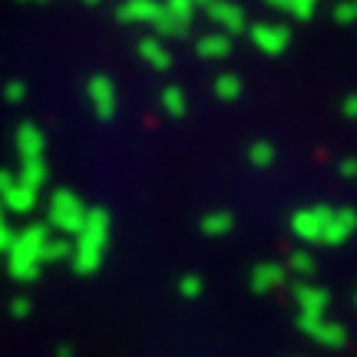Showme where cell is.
I'll return each mask as SVG.
<instances>
[{
    "instance_id": "cell-6",
    "label": "cell",
    "mask_w": 357,
    "mask_h": 357,
    "mask_svg": "<svg viewBox=\"0 0 357 357\" xmlns=\"http://www.w3.org/2000/svg\"><path fill=\"white\" fill-rule=\"evenodd\" d=\"M208 17H212L215 24L225 26V33H242L245 26H248L245 10L235 7V3H229V0H212V3H208Z\"/></svg>"
},
{
    "instance_id": "cell-36",
    "label": "cell",
    "mask_w": 357,
    "mask_h": 357,
    "mask_svg": "<svg viewBox=\"0 0 357 357\" xmlns=\"http://www.w3.org/2000/svg\"><path fill=\"white\" fill-rule=\"evenodd\" d=\"M195 3H212V0H195Z\"/></svg>"
},
{
    "instance_id": "cell-19",
    "label": "cell",
    "mask_w": 357,
    "mask_h": 357,
    "mask_svg": "<svg viewBox=\"0 0 357 357\" xmlns=\"http://www.w3.org/2000/svg\"><path fill=\"white\" fill-rule=\"evenodd\" d=\"M162 109L169 116H185V93L178 86H166L162 89Z\"/></svg>"
},
{
    "instance_id": "cell-27",
    "label": "cell",
    "mask_w": 357,
    "mask_h": 357,
    "mask_svg": "<svg viewBox=\"0 0 357 357\" xmlns=\"http://www.w3.org/2000/svg\"><path fill=\"white\" fill-rule=\"evenodd\" d=\"M178 291L185 294V298H199V294H202V281L195 278V275H185L182 284H178Z\"/></svg>"
},
{
    "instance_id": "cell-18",
    "label": "cell",
    "mask_w": 357,
    "mask_h": 357,
    "mask_svg": "<svg viewBox=\"0 0 357 357\" xmlns=\"http://www.w3.org/2000/svg\"><path fill=\"white\" fill-rule=\"evenodd\" d=\"M215 96L218 100H238L242 96V79L235 77V73H222L215 79Z\"/></svg>"
},
{
    "instance_id": "cell-26",
    "label": "cell",
    "mask_w": 357,
    "mask_h": 357,
    "mask_svg": "<svg viewBox=\"0 0 357 357\" xmlns=\"http://www.w3.org/2000/svg\"><path fill=\"white\" fill-rule=\"evenodd\" d=\"M288 268L298 271V275H311V271H314V258L307 255V252H294L291 261H288Z\"/></svg>"
},
{
    "instance_id": "cell-15",
    "label": "cell",
    "mask_w": 357,
    "mask_h": 357,
    "mask_svg": "<svg viewBox=\"0 0 357 357\" xmlns=\"http://www.w3.org/2000/svg\"><path fill=\"white\" fill-rule=\"evenodd\" d=\"M231 50V40L229 33H208V37L199 40V53L205 60H218V56H229Z\"/></svg>"
},
{
    "instance_id": "cell-3",
    "label": "cell",
    "mask_w": 357,
    "mask_h": 357,
    "mask_svg": "<svg viewBox=\"0 0 357 357\" xmlns=\"http://www.w3.org/2000/svg\"><path fill=\"white\" fill-rule=\"evenodd\" d=\"M83 222H86V208H83V202H79L73 192L60 189L50 199V225L53 229H60L63 235H79Z\"/></svg>"
},
{
    "instance_id": "cell-14",
    "label": "cell",
    "mask_w": 357,
    "mask_h": 357,
    "mask_svg": "<svg viewBox=\"0 0 357 357\" xmlns=\"http://www.w3.org/2000/svg\"><path fill=\"white\" fill-rule=\"evenodd\" d=\"M281 281H284V268L281 265H258L252 271V288L255 291H271V288H278Z\"/></svg>"
},
{
    "instance_id": "cell-35",
    "label": "cell",
    "mask_w": 357,
    "mask_h": 357,
    "mask_svg": "<svg viewBox=\"0 0 357 357\" xmlns=\"http://www.w3.org/2000/svg\"><path fill=\"white\" fill-rule=\"evenodd\" d=\"M3 212H7V208H3V205H0V229H3V225H7V218H3Z\"/></svg>"
},
{
    "instance_id": "cell-22",
    "label": "cell",
    "mask_w": 357,
    "mask_h": 357,
    "mask_svg": "<svg viewBox=\"0 0 357 357\" xmlns=\"http://www.w3.org/2000/svg\"><path fill=\"white\" fill-rule=\"evenodd\" d=\"M248 159H252V166L268 169L275 162V146H271V142H255V146L248 149Z\"/></svg>"
},
{
    "instance_id": "cell-31",
    "label": "cell",
    "mask_w": 357,
    "mask_h": 357,
    "mask_svg": "<svg viewBox=\"0 0 357 357\" xmlns=\"http://www.w3.org/2000/svg\"><path fill=\"white\" fill-rule=\"evenodd\" d=\"M344 116L347 119H357V93H351L344 100Z\"/></svg>"
},
{
    "instance_id": "cell-34",
    "label": "cell",
    "mask_w": 357,
    "mask_h": 357,
    "mask_svg": "<svg viewBox=\"0 0 357 357\" xmlns=\"http://www.w3.org/2000/svg\"><path fill=\"white\" fill-rule=\"evenodd\" d=\"M341 172H344L347 178L357 176V162H354V159H344V162H341Z\"/></svg>"
},
{
    "instance_id": "cell-25",
    "label": "cell",
    "mask_w": 357,
    "mask_h": 357,
    "mask_svg": "<svg viewBox=\"0 0 357 357\" xmlns=\"http://www.w3.org/2000/svg\"><path fill=\"white\" fill-rule=\"evenodd\" d=\"M192 7H195V0H166V10L172 13L176 20H182V24H189Z\"/></svg>"
},
{
    "instance_id": "cell-32",
    "label": "cell",
    "mask_w": 357,
    "mask_h": 357,
    "mask_svg": "<svg viewBox=\"0 0 357 357\" xmlns=\"http://www.w3.org/2000/svg\"><path fill=\"white\" fill-rule=\"evenodd\" d=\"M10 311L17 314V318H24L26 311H30V301H26V298H17V301L10 305Z\"/></svg>"
},
{
    "instance_id": "cell-4",
    "label": "cell",
    "mask_w": 357,
    "mask_h": 357,
    "mask_svg": "<svg viewBox=\"0 0 357 357\" xmlns=\"http://www.w3.org/2000/svg\"><path fill=\"white\" fill-rule=\"evenodd\" d=\"M334 208L328 205H314V208H301V212H294L291 215V231L298 238H305V242H321L324 238V229H328V222H331Z\"/></svg>"
},
{
    "instance_id": "cell-7",
    "label": "cell",
    "mask_w": 357,
    "mask_h": 357,
    "mask_svg": "<svg viewBox=\"0 0 357 357\" xmlns=\"http://www.w3.org/2000/svg\"><path fill=\"white\" fill-rule=\"evenodd\" d=\"M301 331H307L314 341H321V344H328V347H341L347 341L344 328L324 318H301Z\"/></svg>"
},
{
    "instance_id": "cell-13",
    "label": "cell",
    "mask_w": 357,
    "mask_h": 357,
    "mask_svg": "<svg viewBox=\"0 0 357 357\" xmlns=\"http://www.w3.org/2000/svg\"><path fill=\"white\" fill-rule=\"evenodd\" d=\"M0 205H3V208H10V212H30V208L37 205V192L26 189L24 182H17V185L0 199Z\"/></svg>"
},
{
    "instance_id": "cell-2",
    "label": "cell",
    "mask_w": 357,
    "mask_h": 357,
    "mask_svg": "<svg viewBox=\"0 0 357 357\" xmlns=\"http://www.w3.org/2000/svg\"><path fill=\"white\" fill-rule=\"evenodd\" d=\"M50 242V235L43 225H30L24 229L20 235H13L10 248H7V268H10V275L17 281H30L37 278L40 271V255H43V245Z\"/></svg>"
},
{
    "instance_id": "cell-20",
    "label": "cell",
    "mask_w": 357,
    "mask_h": 357,
    "mask_svg": "<svg viewBox=\"0 0 357 357\" xmlns=\"http://www.w3.org/2000/svg\"><path fill=\"white\" fill-rule=\"evenodd\" d=\"M271 7H284V10H291L298 20H307L311 13H314V3L318 0H268Z\"/></svg>"
},
{
    "instance_id": "cell-9",
    "label": "cell",
    "mask_w": 357,
    "mask_h": 357,
    "mask_svg": "<svg viewBox=\"0 0 357 357\" xmlns=\"http://www.w3.org/2000/svg\"><path fill=\"white\" fill-rule=\"evenodd\" d=\"M357 229V212L354 208H334L331 222H328V229H324V238L321 242L328 245H341L344 238H351Z\"/></svg>"
},
{
    "instance_id": "cell-37",
    "label": "cell",
    "mask_w": 357,
    "mask_h": 357,
    "mask_svg": "<svg viewBox=\"0 0 357 357\" xmlns=\"http://www.w3.org/2000/svg\"><path fill=\"white\" fill-rule=\"evenodd\" d=\"M351 3H354V10H357V0H351Z\"/></svg>"
},
{
    "instance_id": "cell-23",
    "label": "cell",
    "mask_w": 357,
    "mask_h": 357,
    "mask_svg": "<svg viewBox=\"0 0 357 357\" xmlns=\"http://www.w3.org/2000/svg\"><path fill=\"white\" fill-rule=\"evenodd\" d=\"M153 26L159 30V33H172V37H178V33L185 30V24H182V20H176V17L166 10V3H162V10H159V17H155Z\"/></svg>"
},
{
    "instance_id": "cell-11",
    "label": "cell",
    "mask_w": 357,
    "mask_h": 357,
    "mask_svg": "<svg viewBox=\"0 0 357 357\" xmlns=\"http://www.w3.org/2000/svg\"><path fill=\"white\" fill-rule=\"evenodd\" d=\"M162 10V3H155V0H126V3H119V20H126V24H155V17Z\"/></svg>"
},
{
    "instance_id": "cell-38",
    "label": "cell",
    "mask_w": 357,
    "mask_h": 357,
    "mask_svg": "<svg viewBox=\"0 0 357 357\" xmlns=\"http://www.w3.org/2000/svg\"><path fill=\"white\" fill-rule=\"evenodd\" d=\"M89 3H96V0H89Z\"/></svg>"
},
{
    "instance_id": "cell-29",
    "label": "cell",
    "mask_w": 357,
    "mask_h": 357,
    "mask_svg": "<svg viewBox=\"0 0 357 357\" xmlns=\"http://www.w3.org/2000/svg\"><path fill=\"white\" fill-rule=\"evenodd\" d=\"M334 17L341 20V24H351V20H357V10L351 0H344V3H337V10H334Z\"/></svg>"
},
{
    "instance_id": "cell-33",
    "label": "cell",
    "mask_w": 357,
    "mask_h": 357,
    "mask_svg": "<svg viewBox=\"0 0 357 357\" xmlns=\"http://www.w3.org/2000/svg\"><path fill=\"white\" fill-rule=\"evenodd\" d=\"M10 242H13V231L7 229V225H3V229H0V252H3V255H7V248H10Z\"/></svg>"
},
{
    "instance_id": "cell-24",
    "label": "cell",
    "mask_w": 357,
    "mask_h": 357,
    "mask_svg": "<svg viewBox=\"0 0 357 357\" xmlns=\"http://www.w3.org/2000/svg\"><path fill=\"white\" fill-rule=\"evenodd\" d=\"M66 255H70V245H66V238H50V242L43 245V255H40V261H63Z\"/></svg>"
},
{
    "instance_id": "cell-28",
    "label": "cell",
    "mask_w": 357,
    "mask_h": 357,
    "mask_svg": "<svg viewBox=\"0 0 357 357\" xmlns=\"http://www.w3.org/2000/svg\"><path fill=\"white\" fill-rule=\"evenodd\" d=\"M24 96H26L24 83H7V89H3V100L7 102H24Z\"/></svg>"
},
{
    "instance_id": "cell-10",
    "label": "cell",
    "mask_w": 357,
    "mask_h": 357,
    "mask_svg": "<svg viewBox=\"0 0 357 357\" xmlns=\"http://www.w3.org/2000/svg\"><path fill=\"white\" fill-rule=\"evenodd\" d=\"M252 40H255L258 50L265 53H281L288 47V30L278 24H255L252 26Z\"/></svg>"
},
{
    "instance_id": "cell-5",
    "label": "cell",
    "mask_w": 357,
    "mask_h": 357,
    "mask_svg": "<svg viewBox=\"0 0 357 357\" xmlns=\"http://www.w3.org/2000/svg\"><path fill=\"white\" fill-rule=\"evenodd\" d=\"M89 102H93V113L100 116V119H113L116 102H119V93H116L113 79L109 77L89 79Z\"/></svg>"
},
{
    "instance_id": "cell-30",
    "label": "cell",
    "mask_w": 357,
    "mask_h": 357,
    "mask_svg": "<svg viewBox=\"0 0 357 357\" xmlns=\"http://www.w3.org/2000/svg\"><path fill=\"white\" fill-rule=\"evenodd\" d=\"M13 185H17V176H13V172H7V169H0V199H3Z\"/></svg>"
},
{
    "instance_id": "cell-21",
    "label": "cell",
    "mask_w": 357,
    "mask_h": 357,
    "mask_svg": "<svg viewBox=\"0 0 357 357\" xmlns=\"http://www.w3.org/2000/svg\"><path fill=\"white\" fill-rule=\"evenodd\" d=\"M231 229V215L229 212H212L202 218V231L205 235H225Z\"/></svg>"
},
{
    "instance_id": "cell-16",
    "label": "cell",
    "mask_w": 357,
    "mask_h": 357,
    "mask_svg": "<svg viewBox=\"0 0 357 357\" xmlns=\"http://www.w3.org/2000/svg\"><path fill=\"white\" fill-rule=\"evenodd\" d=\"M17 182H24L26 189L40 192V185L47 182V166H43V159H26L24 166H20V176H17Z\"/></svg>"
},
{
    "instance_id": "cell-8",
    "label": "cell",
    "mask_w": 357,
    "mask_h": 357,
    "mask_svg": "<svg viewBox=\"0 0 357 357\" xmlns=\"http://www.w3.org/2000/svg\"><path fill=\"white\" fill-rule=\"evenodd\" d=\"M294 298H298V305H301V318H324V307H328V291H324V288L301 281V284L294 288Z\"/></svg>"
},
{
    "instance_id": "cell-1",
    "label": "cell",
    "mask_w": 357,
    "mask_h": 357,
    "mask_svg": "<svg viewBox=\"0 0 357 357\" xmlns=\"http://www.w3.org/2000/svg\"><path fill=\"white\" fill-rule=\"evenodd\" d=\"M106 242H109V215L102 208H89L86 222H83V229L77 235V248L70 252L73 268H77L79 275H93L100 268Z\"/></svg>"
},
{
    "instance_id": "cell-17",
    "label": "cell",
    "mask_w": 357,
    "mask_h": 357,
    "mask_svg": "<svg viewBox=\"0 0 357 357\" xmlns=\"http://www.w3.org/2000/svg\"><path fill=\"white\" fill-rule=\"evenodd\" d=\"M139 53H142V60L153 66V70H169V50L159 43V40H142L139 43Z\"/></svg>"
},
{
    "instance_id": "cell-12",
    "label": "cell",
    "mask_w": 357,
    "mask_h": 357,
    "mask_svg": "<svg viewBox=\"0 0 357 357\" xmlns=\"http://www.w3.org/2000/svg\"><path fill=\"white\" fill-rule=\"evenodd\" d=\"M17 149L24 155V162L26 159H43V132L37 126L24 123V126L17 129Z\"/></svg>"
}]
</instances>
